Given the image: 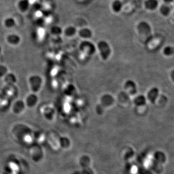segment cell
Returning a JSON list of instances; mask_svg holds the SVG:
<instances>
[{
    "instance_id": "obj_1",
    "label": "cell",
    "mask_w": 174,
    "mask_h": 174,
    "mask_svg": "<svg viewBox=\"0 0 174 174\" xmlns=\"http://www.w3.org/2000/svg\"><path fill=\"white\" fill-rule=\"evenodd\" d=\"M96 45L97 51L101 59L103 61L109 60L112 53V49L109 43L105 40H101L97 42Z\"/></svg>"
},
{
    "instance_id": "obj_2",
    "label": "cell",
    "mask_w": 174,
    "mask_h": 174,
    "mask_svg": "<svg viewBox=\"0 0 174 174\" xmlns=\"http://www.w3.org/2000/svg\"><path fill=\"white\" fill-rule=\"evenodd\" d=\"M80 51L86 56H92L97 51L96 45L90 40H83L79 45Z\"/></svg>"
},
{
    "instance_id": "obj_3",
    "label": "cell",
    "mask_w": 174,
    "mask_h": 174,
    "mask_svg": "<svg viewBox=\"0 0 174 174\" xmlns=\"http://www.w3.org/2000/svg\"><path fill=\"white\" fill-rule=\"evenodd\" d=\"M43 78L38 74H33L28 78V83L32 93L37 94L43 86Z\"/></svg>"
},
{
    "instance_id": "obj_4",
    "label": "cell",
    "mask_w": 174,
    "mask_h": 174,
    "mask_svg": "<svg viewBox=\"0 0 174 174\" xmlns=\"http://www.w3.org/2000/svg\"><path fill=\"white\" fill-rule=\"evenodd\" d=\"M124 91L130 97H134L138 94V87L136 82L132 80H127L123 84Z\"/></svg>"
},
{
    "instance_id": "obj_5",
    "label": "cell",
    "mask_w": 174,
    "mask_h": 174,
    "mask_svg": "<svg viewBox=\"0 0 174 174\" xmlns=\"http://www.w3.org/2000/svg\"><path fill=\"white\" fill-rule=\"evenodd\" d=\"M115 97L109 93H106L103 94L100 98V104L104 108L112 106L115 103Z\"/></svg>"
},
{
    "instance_id": "obj_6",
    "label": "cell",
    "mask_w": 174,
    "mask_h": 174,
    "mask_svg": "<svg viewBox=\"0 0 174 174\" xmlns=\"http://www.w3.org/2000/svg\"><path fill=\"white\" fill-rule=\"evenodd\" d=\"M159 95H160L159 88L156 87H153L149 89L146 96L148 102L150 103H154L159 98Z\"/></svg>"
},
{
    "instance_id": "obj_7",
    "label": "cell",
    "mask_w": 174,
    "mask_h": 174,
    "mask_svg": "<svg viewBox=\"0 0 174 174\" xmlns=\"http://www.w3.org/2000/svg\"><path fill=\"white\" fill-rule=\"evenodd\" d=\"M137 30L141 36H147L152 33V28L150 25L146 22L139 23L137 26Z\"/></svg>"
},
{
    "instance_id": "obj_8",
    "label": "cell",
    "mask_w": 174,
    "mask_h": 174,
    "mask_svg": "<svg viewBox=\"0 0 174 174\" xmlns=\"http://www.w3.org/2000/svg\"><path fill=\"white\" fill-rule=\"evenodd\" d=\"M21 38L20 36L15 33H11L7 36L5 38V41L8 44L12 47H15L19 45L21 42Z\"/></svg>"
},
{
    "instance_id": "obj_9",
    "label": "cell",
    "mask_w": 174,
    "mask_h": 174,
    "mask_svg": "<svg viewBox=\"0 0 174 174\" xmlns=\"http://www.w3.org/2000/svg\"><path fill=\"white\" fill-rule=\"evenodd\" d=\"M77 34L80 38L83 40H90L92 38L94 35L92 30L90 28L85 27L81 28L80 30L77 31Z\"/></svg>"
},
{
    "instance_id": "obj_10",
    "label": "cell",
    "mask_w": 174,
    "mask_h": 174,
    "mask_svg": "<svg viewBox=\"0 0 174 174\" xmlns=\"http://www.w3.org/2000/svg\"><path fill=\"white\" fill-rule=\"evenodd\" d=\"M24 101L26 106L32 107L36 105L39 101V97L36 94L31 92L26 97Z\"/></svg>"
},
{
    "instance_id": "obj_11",
    "label": "cell",
    "mask_w": 174,
    "mask_h": 174,
    "mask_svg": "<svg viewBox=\"0 0 174 174\" xmlns=\"http://www.w3.org/2000/svg\"><path fill=\"white\" fill-rule=\"evenodd\" d=\"M148 101L146 99V96L145 95L139 94H137L135 96H134L132 99V102L134 105L136 106H144L146 105Z\"/></svg>"
},
{
    "instance_id": "obj_12",
    "label": "cell",
    "mask_w": 174,
    "mask_h": 174,
    "mask_svg": "<svg viewBox=\"0 0 174 174\" xmlns=\"http://www.w3.org/2000/svg\"><path fill=\"white\" fill-rule=\"evenodd\" d=\"M77 29L74 26H69L63 30V34L68 38L73 37L77 34Z\"/></svg>"
},
{
    "instance_id": "obj_13",
    "label": "cell",
    "mask_w": 174,
    "mask_h": 174,
    "mask_svg": "<svg viewBox=\"0 0 174 174\" xmlns=\"http://www.w3.org/2000/svg\"><path fill=\"white\" fill-rule=\"evenodd\" d=\"M144 5L147 10L154 11L158 8L159 2L158 0H146L145 1Z\"/></svg>"
},
{
    "instance_id": "obj_14",
    "label": "cell",
    "mask_w": 174,
    "mask_h": 174,
    "mask_svg": "<svg viewBox=\"0 0 174 174\" xmlns=\"http://www.w3.org/2000/svg\"><path fill=\"white\" fill-rule=\"evenodd\" d=\"M3 79L5 83L7 84L13 85L16 82V77L13 73H8Z\"/></svg>"
},
{
    "instance_id": "obj_15",
    "label": "cell",
    "mask_w": 174,
    "mask_h": 174,
    "mask_svg": "<svg viewBox=\"0 0 174 174\" xmlns=\"http://www.w3.org/2000/svg\"><path fill=\"white\" fill-rule=\"evenodd\" d=\"M123 8V4L120 0H115L112 4V9L115 13H119Z\"/></svg>"
},
{
    "instance_id": "obj_16",
    "label": "cell",
    "mask_w": 174,
    "mask_h": 174,
    "mask_svg": "<svg viewBox=\"0 0 174 174\" xmlns=\"http://www.w3.org/2000/svg\"><path fill=\"white\" fill-rule=\"evenodd\" d=\"M30 4L28 0H20L18 3V7L22 11L25 12L29 9Z\"/></svg>"
},
{
    "instance_id": "obj_17",
    "label": "cell",
    "mask_w": 174,
    "mask_h": 174,
    "mask_svg": "<svg viewBox=\"0 0 174 174\" xmlns=\"http://www.w3.org/2000/svg\"><path fill=\"white\" fill-rule=\"evenodd\" d=\"M16 22L15 19L12 17L6 19L4 21V25L8 29H11L15 26Z\"/></svg>"
},
{
    "instance_id": "obj_18",
    "label": "cell",
    "mask_w": 174,
    "mask_h": 174,
    "mask_svg": "<svg viewBox=\"0 0 174 174\" xmlns=\"http://www.w3.org/2000/svg\"><path fill=\"white\" fill-rule=\"evenodd\" d=\"M160 12L163 16H167L170 13L171 8L167 4H163L160 8Z\"/></svg>"
},
{
    "instance_id": "obj_19",
    "label": "cell",
    "mask_w": 174,
    "mask_h": 174,
    "mask_svg": "<svg viewBox=\"0 0 174 174\" xmlns=\"http://www.w3.org/2000/svg\"><path fill=\"white\" fill-rule=\"evenodd\" d=\"M163 53L166 57H171L174 55V48L172 46H166L163 49Z\"/></svg>"
},
{
    "instance_id": "obj_20",
    "label": "cell",
    "mask_w": 174,
    "mask_h": 174,
    "mask_svg": "<svg viewBox=\"0 0 174 174\" xmlns=\"http://www.w3.org/2000/svg\"><path fill=\"white\" fill-rule=\"evenodd\" d=\"M51 33L53 36H59L63 34V30L61 27L54 26L51 28Z\"/></svg>"
},
{
    "instance_id": "obj_21",
    "label": "cell",
    "mask_w": 174,
    "mask_h": 174,
    "mask_svg": "<svg viewBox=\"0 0 174 174\" xmlns=\"http://www.w3.org/2000/svg\"><path fill=\"white\" fill-rule=\"evenodd\" d=\"M8 73V68L7 66L0 65V78H4Z\"/></svg>"
},
{
    "instance_id": "obj_22",
    "label": "cell",
    "mask_w": 174,
    "mask_h": 174,
    "mask_svg": "<svg viewBox=\"0 0 174 174\" xmlns=\"http://www.w3.org/2000/svg\"><path fill=\"white\" fill-rule=\"evenodd\" d=\"M69 85L70 89H69L68 87L65 88V94H68L70 96H72L74 94V93L76 92V88L73 85Z\"/></svg>"
},
{
    "instance_id": "obj_23",
    "label": "cell",
    "mask_w": 174,
    "mask_h": 174,
    "mask_svg": "<svg viewBox=\"0 0 174 174\" xmlns=\"http://www.w3.org/2000/svg\"><path fill=\"white\" fill-rule=\"evenodd\" d=\"M170 78L172 82L174 84V69L172 70L170 73Z\"/></svg>"
},
{
    "instance_id": "obj_24",
    "label": "cell",
    "mask_w": 174,
    "mask_h": 174,
    "mask_svg": "<svg viewBox=\"0 0 174 174\" xmlns=\"http://www.w3.org/2000/svg\"><path fill=\"white\" fill-rule=\"evenodd\" d=\"M163 1L165 3V4H170L174 1V0H163Z\"/></svg>"
},
{
    "instance_id": "obj_25",
    "label": "cell",
    "mask_w": 174,
    "mask_h": 174,
    "mask_svg": "<svg viewBox=\"0 0 174 174\" xmlns=\"http://www.w3.org/2000/svg\"><path fill=\"white\" fill-rule=\"evenodd\" d=\"M1 52H2V48H1V46L0 45V54H1Z\"/></svg>"
},
{
    "instance_id": "obj_26",
    "label": "cell",
    "mask_w": 174,
    "mask_h": 174,
    "mask_svg": "<svg viewBox=\"0 0 174 174\" xmlns=\"http://www.w3.org/2000/svg\"></svg>"
}]
</instances>
